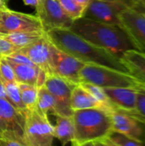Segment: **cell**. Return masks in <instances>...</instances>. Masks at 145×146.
<instances>
[{
  "instance_id": "cell-21",
  "label": "cell",
  "mask_w": 145,
  "mask_h": 146,
  "mask_svg": "<svg viewBox=\"0 0 145 146\" xmlns=\"http://www.w3.org/2000/svg\"><path fill=\"white\" fill-rule=\"evenodd\" d=\"M45 33L43 30H40V31L21 32V33H11V34H7V35H0V36H3L7 40L11 42L13 44L16 45L17 47L21 49L39 39Z\"/></svg>"
},
{
  "instance_id": "cell-19",
  "label": "cell",
  "mask_w": 145,
  "mask_h": 146,
  "mask_svg": "<svg viewBox=\"0 0 145 146\" xmlns=\"http://www.w3.org/2000/svg\"><path fill=\"white\" fill-rule=\"evenodd\" d=\"M56 123L54 127L55 138H56L62 145L72 143L74 138V127L73 118L68 116L56 115Z\"/></svg>"
},
{
  "instance_id": "cell-32",
  "label": "cell",
  "mask_w": 145,
  "mask_h": 146,
  "mask_svg": "<svg viewBox=\"0 0 145 146\" xmlns=\"http://www.w3.org/2000/svg\"><path fill=\"white\" fill-rule=\"evenodd\" d=\"M0 98L8 100V98H7V95H6V92H5V88H4V86L3 84V81H2L1 78H0Z\"/></svg>"
},
{
  "instance_id": "cell-24",
  "label": "cell",
  "mask_w": 145,
  "mask_h": 146,
  "mask_svg": "<svg viewBox=\"0 0 145 146\" xmlns=\"http://www.w3.org/2000/svg\"><path fill=\"white\" fill-rule=\"evenodd\" d=\"M21 98L26 110L33 109L37 106L38 87L32 85L18 83Z\"/></svg>"
},
{
  "instance_id": "cell-1",
  "label": "cell",
  "mask_w": 145,
  "mask_h": 146,
  "mask_svg": "<svg viewBox=\"0 0 145 146\" xmlns=\"http://www.w3.org/2000/svg\"><path fill=\"white\" fill-rule=\"evenodd\" d=\"M46 34L56 47L85 63L102 65L128 73L120 58L84 39L70 29H54Z\"/></svg>"
},
{
  "instance_id": "cell-20",
  "label": "cell",
  "mask_w": 145,
  "mask_h": 146,
  "mask_svg": "<svg viewBox=\"0 0 145 146\" xmlns=\"http://www.w3.org/2000/svg\"><path fill=\"white\" fill-rule=\"evenodd\" d=\"M100 145L142 146L145 145L142 141L132 139L128 135L112 128L106 135V137L100 142Z\"/></svg>"
},
{
  "instance_id": "cell-37",
  "label": "cell",
  "mask_w": 145,
  "mask_h": 146,
  "mask_svg": "<svg viewBox=\"0 0 145 146\" xmlns=\"http://www.w3.org/2000/svg\"><path fill=\"white\" fill-rule=\"evenodd\" d=\"M136 1H137V0H136ZM138 1L141 2V3H143V4L145 6V0H138Z\"/></svg>"
},
{
  "instance_id": "cell-3",
  "label": "cell",
  "mask_w": 145,
  "mask_h": 146,
  "mask_svg": "<svg viewBox=\"0 0 145 146\" xmlns=\"http://www.w3.org/2000/svg\"><path fill=\"white\" fill-rule=\"evenodd\" d=\"M74 127L73 145H100L112 129L109 111L100 108L74 110L72 115Z\"/></svg>"
},
{
  "instance_id": "cell-25",
  "label": "cell",
  "mask_w": 145,
  "mask_h": 146,
  "mask_svg": "<svg viewBox=\"0 0 145 146\" xmlns=\"http://www.w3.org/2000/svg\"><path fill=\"white\" fill-rule=\"evenodd\" d=\"M137 89V102L136 109L133 111L127 112L136 119L145 124V86L138 84L136 86Z\"/></svg>"
},
{
  "instance_id": "cell-35",
  "label": "cell",
  "mask_w": 145,
  "mask_h": 146,
  "mask_svg": "<svg viewBox=\"0 0 145 146\" xmlns=\"http://www.w3.org/2000/svg\"><path fill=\"white\" fill-rule=\"evenodd\" d=\"M8 1L7 0H0V11L8 9Z\"/></svg>"
},
{
  "instance_id": "cell-36",
  "label": "cell",
  "mask_w": 145,
  "mask_h": 146,
  "mask_svg": "<svg viewBox=\"0 0 145 146\" xmlns=\"http://www.w3.org/2000/svg\"><path fill=\"white\" fill-rule=\"evenodd\" d=\"M77 3H80V4H82V5H84L85 7H86L87 6V4L89 3V2L91 1V0H75Z\"/></svg>"
},
{
  "instance_id": "cell-17",
  "label": "cell",
  "mask_w": 145,
  "mask_h": 146,
  "mask_svg": "<svg viewBox=\"0 0 145 146\" xmlns=\"http://www.w3.org/2000/svg\"><path fill=\"white\" fill-rule=\"evenodd\" d=\"M121 61L126 71L133 76L139 84L145 86V54L135 49L126 50Z\"/></svg>"
},
{
  "instance_id": "cell-14",
  "label": "cell",
  "mask_w": 145,
  "mask_h": 146,
  "mask_svg": "<svg viewBox=\"0 0 145 146\" xmlns=\"http://www.w3.org/2000/svg\"><path fill=\"white\" fill-rule=\"evenodd\" d=\"M25 112L15 108L8 100L0 98V115L5 121L9 130L23 141L26 121Z\"/></svg>"
},
{
  "instance_id": "cell-26",
  "label": "cell",
  "mask_w": 145,
  "mask_h": 146,
  "mask_svg": "<svg viewBox=\"0 0 145 146\" xmlns=\"http://www.w3.org/2000/svg\"><path fill=\"white\" fill-rule=\"evenodd\" d=\"M89 93H91L98 102H100L105 108L107 110H109V112L111 111V110L113 109V105L111 104V103L109 102L106 93L103 91V87H100L98 86L91 84V83H86V82H81L79 83Z\"/></svg>"
},
{
  "instance_id": "cell-9",
  "label": "cell",
  "mask_w": 145,
  "mask_h": 146,
  "mask_svg": "<svg viewBox=\"0 0 145 146\" xmlns=\"http://www.w3.org/2000/svg\"><path fill=\"white\" fill-rule=\"evenodd\" d=\"M40 30L43 28L37 15L9 9L0 11V35Z\"/></svg>"
},
{
  "instance_id": "cell-2",
  "label": "cell",
  "mask_w": 145,
  "mask_h": 146,
  "mask_svg": "<svg viewBox=\"0 0 145 146\" xmlns=\"http://www.w3.org/2000/svg\"><path fill=\"white\" fill-rule=\"evenodd\" d=\"M69 29L120 59L126 50L134 49L128 35L121 26L103 23L82 16L74 20Z\"/></svg>"
},
{
  "instance_id": "cell-30",
  "label": "cell",
  "mask_w": 145,
  "mask_h": 146,
  "mask_svg": "<svg viewBox=\"0 0 145 146\" xmlns=\"http://www.w3.org/2000/svg\"><path fill=\"white\" fill-rule=\"evenodd\" d=\"M10 132L5 123V121H3V119L2 118V116L0 115V137L7 133Z\"/></svg>"
},
{
  "instance_id": "cell-11",
  "label": "cell",
  "mask_w": 145,
  "mask_h": 146,
  "mask_svg": "<svg viewBox=\"0 0 145 146\" xmlns=\"http://www.w3.org/2000/svg\"><path fill=\"white\" fill-rule=\"evenodd\" d=\"M121 27L128 35L134 49L145 54V15L133 7L121 14Z\"/></svg>"
},
{
  "instance_id": "cell-27",
  "label": "cell",
  "mask_w": 145,
  "mask_h": 146,
  "mask_svg": "<svg viewBox=\"0 0 145 146\" xmlns=\"http://www.w3.org/2000/svg\"><path fill=\"white\" fill-rule=\"evenodd\" d=\"M57 1L59 2L60 5L66 12V14L73 21L83 16L85 9L84 5L77 3L75 0H57Z\"/></svg>"
},
{
  "instance_id": "cell-10",
  "label": "cell",
  "mask_w": 145,
  "mask_h": 146,
  "mask_svg": "<svg viewBox=\"0 0 145 146\" xmlns=\"http://www.w3.org/2000/svg\"><path fill=\"white\" fill-rule=\"evenodd\" d=\"M76 85L54 75H47L44 86L52 94L56 102L55 115L71 117L73 110L71 108V94Z\"/></svg>"
},
{
  "instance_id": "cell-5",
  "label": "cell",
  "mask_w": 145,
  "mask_h": 146,
  "mask_svg": "<svg viewBox=\"0 0 145 146\" xmlns=\"http://www.w3.org/2000/svg\"><path fill=\"white\" fill-rule=\"evenodd\" d=\"M24 142L26 146H50L55 139L54 127L48 119V115L37 107L25 112Z\"/></svg>"
},
{
  "instance_id": "cell-7",
  "label": "cell",
  "mask_w": 145,
  "mask_h": 146,
  "mask_svg": "<svg viewBox=\"0 0 145 146\" xmlns=\"http://www.w3.org/2000/svg\"><path fill=\"white\" fill-rule=\"evenodd\" d=\"M35 8L44 33L54 29H69L73 24V20L66 14L57 0H39Z\"/></svg>"
},
{
  "instance_id": "cell-28",
  "label": "cell",
  "mask_w": 145,
  "mask_h": 146,
  "mask_svg": "<svg viewBox=\"0 0 145 146\" xmlns=\"http://www.w3.org/2000/svg\"><path fill=\"white\" fill-rule=\"evenodd\" d=\"M0 77L7 81H15L14 70L5 57L0 59Z\"/></svg>"
},
{
  "instance_id": "cell-12",
  "label": "cell",
  "mask_w": 145,
  "mask_h": 146,
  "mask_svg": "<svg viewBox=\"0 0 145 146\" xmlns=\"http://www.w3.org/2000/svg\"><path fill=\"white\" fill-rule=\"evenodd\" d=\"M109 113L113 129L142 141L145 145V124L126 111L115 107H113Z\"/></svg>"
},
{
  "instance_id": "cell-23",
  "label": "cell",
  "mask_w": 145,
  "mask_h": 146,
  "mask_svg": "<svg viewBox=\"0 0 145 146\" xmlns=\"http://www.w3.org/2000/svg\"><path fill=\"white\" fill-rule=\"evenodd\" d=\"M1 78V77H0ZM3 84L5 88L6 95L8 98V101L14 105L15 108L20 110L22 112H25L26 110V108L22 103L21 98V93L18 86V83L16 81H7L2 79Z\"/></svg>"
},
{
  "instance_id": "cell-16",
  "label": "cell",
  "mask_w": 145,
  "mask_h": 146,
  "mask_svg": "<svg viewBox=\"0 0 145 146\" xmlns=\"http://www.w3.org/2000/svg\"><path fill=\"white\" fill-rule=\"evenodd\" d=\"M12 67L15 74V81L40 87L44 85L47 74L38 66L17 63L7 59Z\"/></svg>"
},
{
  "instance_id": "cell-15",
  "label": "cell",
  "mask_w": 145,
  "mask_h": 146,
  "mask_svg": "<svg viewBox=\"0 0 145 146\" xmlns=\"http://www.w3.org/2000/svg\"><path fill=\"white\" fill-rule=\"evenodd\" d=\"M103 91L113 107L127 112L135 110L137 102L136 87H104Z\"/></svg>"
},
{
  "instance_id": "cell-13",
  "label": "cell",
  "mask_w": 145,
  "mask_h": 146,
  "mask_svg": "<svg viewBox=\"0 0 145 146\" xmlns=\"http://www.w3.org/2000/svg\"><path fill=\"white\" fill-rule=\"evenodd\" d=\"M52 43L47 34L34 41L33 43L19 49L17 51L26 56L36 66L43 69L47 75L52 74L50 68V49Z\"/></svg>"
},
{
  "instance_id": "cell-38",
  "label": "cell",
  "mask_w": 145,
  "mask_h": 146,
  "mask_svg": "<svg viewBox=\"0 0 145 146\" xmlns=\"http://www.w3.org/2000/svg\"></svg>"
},
{
  "instance_id": "cell-22",
  "label": "cell",
  "mask_w": 145,
  "mask_h": 146,
  "mask_svg": "<svg viewBox=\"0 0 145 146\" xmlns=\"http://www.w3.org/2000/svg\"><path fill=\"white\" fill-rule=\"evenodd\" d=\"M36 107L45 115H48L49 112H51L53 115L55 114V110H56L55 99L52 94L44 86V85L38 87V100H37Z\"/></svg>"
},
{
  "instance_id": "cell-33",
  "label": "cell",
  "mask_w": 145,
  "mask_h": 146,
  "mask_svg": "<svg viewBox=\"0 0 145 146\" xmlns=\"http://www.w3.org/2000/svg\"><path fill=\"white\" fill-rule=\"evenodd\" d=\"M103 1H112V2H121L123 3L127 4L130 7H132V5L135 3L136 0H103Z\"/></svg>"
},
{
  "instance_id": "cell-18",
  "label": "cell",
  "mask_w": 145,
  "mask_h": 146,
  "mask_svg": "<svg viewBox=\"0 0 145 146\" xmlns=\"http://www.w3.org/2000/svg\"><path fill=\"white\" fill-rule=\"evenodd\" d=\"M71 108L73 111L90 108H100L106 110V108L91 93H89L80 84L76 85L72 91Z\"/></svg>"
},
{
  "instance_id": "cell-4",
  "label": "cell",
  "mask_w": 145,
  "mask_h": 146,
  "mask_svg": "<svg viewBox=\"0 0 145 146\" xmlns=\"http://www.w3.org/2000/svg\"><path fill=\"white\" fill-rule=\"evenodd\" d=\"M80 83H91L100 87H132L139 83L129 73L109 67L85 63L80 70Z\"/></svg>"
},
{
  "instance_id": "cell-8",
  "label": "cell",
  "mask_w": 145,
  "mask_h": 146,
  "mask_svg": "<svg viewBox=\"0 0 145 146\" xmlns=\"http://www.w3.org/2000/svg\"><path fill=\"white\" fill-rule=\"evenodd\" d=\"M129 7L121 2L91 0L83 16L96 21L121 26V14Z\"/></svg>"
},
{
  "instance_id": "cell-29",
  "label": "cell",
  "mask_w": 145,
  "mask_h": 146,
  "mask_svg": "<svg viewBox=\"0 0 145 146\" xmlns=\"http://www.w3.org/2000/svg\"><path fill=\"white\" fill-rule=\"evenodd\" d=\"M20 48L13 44L3 36H0V59L10 56L17 51Z\"/></svg>"
},
{
  "instance_id": "cell-6",
  "label": "cell",
  "mask_w": 145,
  "mask_h": 146,
  "mask_svg": "<svg viewBox=\"0 0 145 146\" xmlns=\"http://www.w3.org/2000/svg\"><path fill=\"white\" fill-rule=\"evenodd\" d=\"M50 64L52 74L73 85L80 83V70L85 63L61 50L53 44L50 49Z\"/></svg>"
},
{
  "instance_id": "cell-31",
  "label": "cell",
  "mask_w": 145,
  "mask_h": 146,
  "mask_svg": "<svg viewBox=\"0 0 145 146\" xmlns=\"http://www.w3.org/2000/svg\"><path fill=\"white\" fill-rule=\"evenodd\" d=\"M132 7L135 8V9H137L138 10L141 11L142 13H144L145 15V6L141 3V2H139V1L137 0V1L135 2V3L132 5Z\"/></svg>"
},
{
  "instance_id": "cell-34",
  "label": "cell",
  "mask_w": 145,
  "mask_h": 146,
  "mask_svg": "<svg viewBox=\"0 0 145 146\" xmlns=\"http://www.w3.org/2000/svg\"><path fill=\"white\" fill-rule=\"evenodd\" d=\"M25 5L32 6V7H36L39 2V0H22Z\"/></svg>"
}]
</instances>
